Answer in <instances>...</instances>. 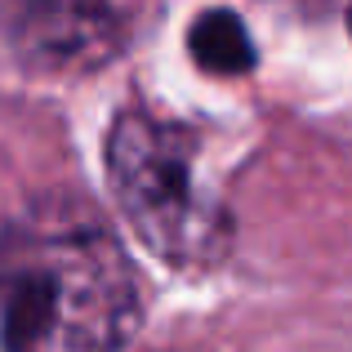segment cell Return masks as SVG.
Listing matches in <instances>:
<instances>
[{
  "mask_svg": "<svg viewBox=\"0 0 352 352\" xmlns=\"http://www.w3.org/2000/svg\"><path fill=\"white\" fill-rule=\"evenodd\" d=\"M143 321L125 245L76 210L0 236V352H120Z\"/></svg>",
  "mask_w": 352,
  "mask_h": 352,
  "instance_id": "cell-1",
  "label": "cell"
},
{
  "mask_svg": "<svg viewBox=\"0 0 352 352\" xmlns=\"http://www.w3.org/2000/svg\"><path fill=\"white\" fill-rule=\"evenodd\" d=\"M107 188L125 223L170 267H210L228 250V210L188 125L129 107L107 134Z\"/></svg>",
  "mask_w": 352,
  "mask_h": 352,
  "instance_id": "cell-2",
  "label": "cell"
},
{
  "mask_svg": "<svg viewBox=\"0 0 352 352\" xmlns=\"http://www.w3.org/2000/svg\"><path fill=\"white\" fill-rule=\"evenodd\" d=\"M147 0H0V32L27 67H107L138 32Z\"/></svg>",
  "mask_w": 352,
  "mask_h": 352,
  "instance_id": "cell-3",
  "label": "cell"
},
{
  "mask_svg": "<svg viewBox=\"0 0 352 352\" xmlns=\"http://www.w3.org/2000/svg\"><path fill=\"white\" fill-rule=\"evenodd\" d=\"M188 50L214 76H241L254 67V41L232 9H206L188 32Z\"/></svg>",
  "mask_w": 352,
  "mask_h": 352,
  "instance_id": "cell-4",
  "label": "cell"
}]
</instances>
